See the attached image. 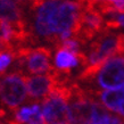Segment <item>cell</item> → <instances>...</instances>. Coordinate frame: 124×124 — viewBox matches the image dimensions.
I'll use <instances>...</instances> for the list:
<instances>
[{
    "label": "cell",
    "instance_id": "cell-1",
    "mask_svg": "<svg viewBox=\"0 0 124 124\" xmlns=\"http://www.w3.org/2000/svg\"><path fill=\"white\" fill-rule=\"evenodd\" d=\"M35 11V35L56 47L59 42L72 38L78 31L82 6L72 0H47Z\"/></svg>",
    "mask_w": 124,
    "mask_h": 124
},
{
    "label": "cell",
    "instance_id": "cell-2",
    "mask_svg": "<svg viewBox=\"0 0 124 124\" xmlns=\"http://www.w3.org/2000/svg\"><path fill=\"white\" fill-rule=\"evenodd\" d=\"M16 65L19 67V72L25 70L31 74H42L54 71L51 59V50L47 47H21L14 51Z\"/></svg>",
    "mask_w": 124,
    "mask_h": 124
},
{
    "label": "cell",
    "instance_id": "cell-3",
    "mask_svg": "<svg viewBox=\"0 0 124 124\" xmlns=\"http://www.w3.org/2000/svg\"><path fill=\"white\" fill-rule=\"evenodd\" d=\"M27 97L26 75L23 72H13L4 75L0 83V100L11 112H15Z\"/></svg>",
    "mask_w": 124,
    "mask_h": 124
},
{
    "label": "cell",
    "instance_id": "cell-4",
    "mask_svg": "<svg viewBox=\"0 0 124 124\" xmlns=\"http://www.w3.org/2000/svg\"><path fill=\"white\" fill-rule=\"evenodd\" d=\"M120 34L110 33L109 31H104L93 39L88 48V66L94 65L101 67L106 62L112 57L120 55Z\"/></svg>",
    "mask_w": 124,
    "mask_h": 124
},
{
    "label": "cell",
    "instance_id": "cell-5",
    "mask_svg": "<svg viewBox=\"0 0 124 124\" xmlns=\"http://www.w3.org/2000/svg\"><path fill=\"white\" fill-rule=\"evenodd\" d=\"M91 81L102 89H118L124 85V55L109 58Z\"/></svg>",
    "mask_w": 124,
    "mask_h": 124
},
{
    "label": "cell",
    "instance_id": "cell-6",
    "mask_svg": "<svg viewBox=\"0 0 124 124\" xmlns=\"http://www.w3.org/2000/svg\"><path fill=\"white\" fill-rule=\"evenodd\" d=\"M60 82L58 79L56 68H54L53 72H50L46 75H34L26 76V86H27V96L33 104H38L39 100H41L51 92L54 88Z\"/></svg>",
    "mask_w": 124,
    "mask_h": 124
},
{
    "label": "cell",
    "instance_id": "cell-7",
    "mask_svg": "<svg viewBox=\"0 0 124 124\" xmlns=\"http://www.w3.org/2000/svg\"><path fill=\"white\" fill-rule=\"evenodd\" d=\"M94 98L98 97L106 109L110 112H115L124 118V88L110 89L105 91L98 90H86Z\"/></svg>",
    "mask_w": 124,
    "mask_h": 124
},
{
    "label": "cell",
    "instance_id": "cell-8",
    "mask_svg": "<svg viewBox=\"0 0 124 124\" xmlns=\"http://www.w3.org/2000/svg\"><path fill=\"white\" fill-rule=\"evenodd\" d=\"M0 21L18 26L26 25L22 7L14 0H0Z\"/></svg>",
    "mask_w": 124,
    "mask_h": 124
},
{
    "label": "cell",
    "instance_id": "cell-9",
    "mask_svg": "<svg viewBox=\"0 0 124 124\" xmlns=\"http://www.w3.org/2000/svg\"><path fill=\"white\" fill-rule=\"evenodd\" d=\"M15 60L14 51L11 50H1L0 51V74L4 75L8 66Z\"/></svg>",
    "mask_w": 124,
    "mask_h": 124
},
{
    "label": "cell",
    "instance_id": "cell-10",
    "mask_svg": "<svg viewBox=\"0 0 124 124\" xmlns=\"http://www.w3.org/2000/svg\"><path fill=\"white\" fill-rule=\"evenodd\" d=\"M15 115V121L21 124L29 123L33 116V112L31 107H22V108H17L15 112H13Z\"/></svg>",
    "mask_w": 124,
    "mask_h": 124
},
{
    "label": "cell",
    "instance_id": "cell-11",
    "mask_svg": "<svg viewBox=\"0 0 124 124\" xmlns=\"http://www.w3.org/2000/svg\"><path fill=\"white\" fill-rule=\"evenodd\" d=\"M16 4H18L19 6H24V7H26V6H30V8L32 7V4H33V0H14Z\"/></svg>",
    "mask_w": 124,
    "mask_h": 124
},
{
    "label": "cell",
    "instance_id": "cell-12",
    "mask_svg": "<svg viewBox=\"0 0 124 124\" xmlns=\"http://www.w3.org/2000/svg\"><path fill=\"white\" fill-rule=\"evenodd\" d=\"M1 50H8L6 45H5V42L2 41V39H1V34H0V51Z\"/></svg>",
    "mask_w": 124,
    "mask_h": 124
},
{
    "label": "cell",
    "instance_id": "cell-13",
    "mask_svg": "<svg viewBox=\"0 0 124 124\" xmlns=\"http://www.w3.org/2000/svg\"><path fill=\"white\" fill-rule=\"evenodd\" d=\"M29 124H33V123H29Z\"/></svg>",
    "mask_w": 124,
    "mask_h": 124
},
{
    "label": "cell",
    "instance_id": "cell-14",
    "mask_svg": "<svg viewBox=\"0 0 124 124\" xmlns=\"http://www.w3.org/2000/svg\"><path fill=\"white\" fill-rule=\"evenodd\" d=\"M0 83H1V82H0Z\"/></svg>",
    "mask_w": 124,
    "mask_h": 124
}]
</instances>
